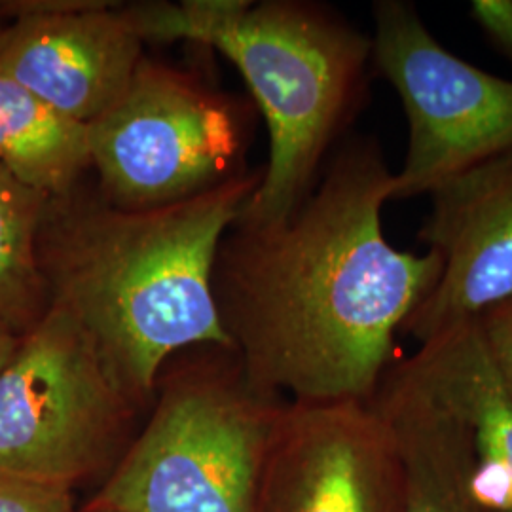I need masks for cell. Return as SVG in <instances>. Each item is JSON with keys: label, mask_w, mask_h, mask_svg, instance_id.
<instances>
[{"label": "cell", "mask_w": 512, "mask_h": 512, "mask_svg": "<svg viewBox=\"0 0 512 512\" xmlns=\"http://www.w3.org/2000/svg\"><path fill=\"white\" fill-rule=\"evenodd\" d=\"M393 173L376 137L336 152L285 222L247 228L222 253V325L245 380L293 403H370L397 336L435 291L442 258L393 247L382 213Z\"/></svg>", "instance_id": "1"}, {"label": "cell", "mask_w": 512, "mask_h": 512, "mask_svg": "<svg viewBox=\"0 0 512 512\" xmlns=\"http://www.w3.org/2000/svg\"><path fill=\"white\" fill-rule=\"evenodd\" d=\"M262 173L148 209L48 198L38 268L50 306L86 330L137 408L154 404L165 363L192 346L234 351L215 296L222 236L238 224Z\"/></svg>", "instance_id": "2"}, {"label": "cell", "mask_w": 512, "mask_h": 512, "mask_svg": "<svg viewBox=\"0 0 512 512\" xmlns=\"http://www.w3.org/2000/svg\"><path fill=\"white\" fill-rule=\"evenodd\" d=\"M173 33L226 55L264 114L270 156L238 226L285 222L366 99L372 38L327 6L298 0H190L177 8Z\"/></svg>", "instance_id": "3"}, {"label": "cell", "mask_w": 512, "mask_h": 512, "mask_svg": "<svg viewBox=\"0 0 512 512\" xmlns=\"http://www.w3.org/2000/svg\"><path fill=\"white\" fill-rule=\"evenodd\" d=\"M283 403L251 387L239 363L162 376L145 427L80 509L256 512Z\"/></svg>", "instance_id": "4"}, {"label": "cell", "mask_w": 512, "mask_h": 512, "mask_svg": "<svg viewBox=\"0 0 512 512\" xmlns=\"http://www.w3.org/2000/svg\"><path fill=\"white\" fill-rule=\"evenodd\" d=\"M137 410L86 330L50 306L0 370V475L69 492L103 482Z\"/></svg>", "instance_id": "5"}, {"label": "cell", "mask_w": 512, "mask_h": 512, "mask_svg": "<svg viewBox=\"0 0 512 512\" xmlns=\"http://www.w3.org/2000/svg\"><path fill=\"white\" fill-rule=\"evenodd\" d=\"M372 18V71L393 86L408 122L391 202L429 196L512 147V80L444 48L410 0H376Z\"/></svg>", "instance_id": "6"}, {"label": "cell", "mask_w": 512, "mask_h": 512, "mask_svg": "<svg viewBox=\"0 0 512 512\" xmlns=\"http://www.w3.org/2000/svg\"><path fill=\"white\" fill-rule=\"evenodd\" d=\"M88 131L107 202L122 209L181 202L224 183L243 145L230 103L148 59Z\"/></svg>", "instance_id": "7"}, {"label": "cell", "mask_w": 512, "mask_h": 512, "mask_svg": "<svg viewBox=\"0 0 512 512\" xmlns=\"http://www.w3.org/2000/svg\"><path fill=\"white\" fill-rule=\"evenodd\" d=\"M256 512H403L395 442L370 403L285 401Z\"/></svg>", "instance_id": "8"}, {"label": "cell", "mask_w": 512, "mask_h": 512, "mask_svg": "<svg viewBox=\"0 0 512 512\" xmlns=\"http://www.w3.org/2000/svg\"><path fill=\"white\" fill-rule=\"evenodd\" d=\"M0 76L82 124L126 92L143 57L122 8L88 0L0 4Z\"/></svg>", "instance_id": "9"}, {"label": "cell", "mask_w": 512, "mask_h": 512, "mask_svg": "<svg viewBox=\"0 0 512 512\" xmlns=\"http://www.w3.org/2000/svg\"><path fill=\"white\" fill-rule=\"evenodd\" d=\"M418 241L442 258L435 291L403 332L423 344L512 298V147L439 184Z\"/></svg>", "instance_id": "10"}, {"label": "cell", "mask_w": 512, "mask_h": 512, "mask_svg": "<svg viewBox=\"0 0 512 512\" xmlns=\"http://www.w3.org/2000/svg\"><path fill=\"white\" fill-rule=\"evenodd\" d=\"M370 406L395 442L403 512H488L469 429L421 385L404 357L385 372Z\"/></svg>", "instance_id": "11"}, {"label": "cell", "mask_w": 512, "mask_h": 512, "mask_svg": "<svg viewBox=\"0 0 512 512\" xmlns=\"http://www.w3.org/2000/svg\"><path fill=\"white\" fill-rule=\"evenodd\" d=\"M404 361L469 429L486 511L512 512V395L490 359L478 319L442 330Z\"/></svg>", "instance_id": "12"}, {"label": "cell", "mask_w": 512, "mask_h": 512, "mask_svg": "<svg viewBox=\"0 0 512 512\" xmlns=\"http://www.w3.org/2000/svg\"><path fill=\"white\" fill-rule=\"evenodd\" d=\"M0 167L46 198L65 196L92 167L88 124L0 76Z\"/></svg>", "instance_id": "13"}, {"label": "cell", "mask_w": 512, "mask_h": 512, "mask_svg": "<svg viewBox=\"0 0 512 512\" xmlns=\"http://www.w3.org/2000/svg\"><path fill=\"white\" fill-rule=\"evenodd\" d=\"M46 200L0 169V325L19 338L50 310L37 256Z\"/></svg>", "instance_id": "14"}, {"label": "cell", "mask_w": 512, "mask_h": 512, "mask_svg": "<svg viewBox=\"0 0 512 512\" xmlns=\"http://www.w3.org/2000/svg\"><path fill=\"white\" fill-rule=\"evenodd\" d=\"M74 492L0 475V512H73Z\"/></svg>", "instance_id": "15"}, {"label": "cell", "mask_w": 512, "mask_h": 512, "mask_svg": "<svg viewBox=\"0 0 512 512\" xmlns=\"http://www.w3.org/2000/svg\"><path fill=\"white\" fill-rule=\"evenodd\" d=\"M478 327L495 370L512 395V298L484 311Z\"/></svg>", "instance_id": "16"}, {"label": "cell", "mask_w": 512, "mask_h": 512, "mask_svg": "<svg viewBox=\"0 0 512 512\" xmlns=\"http://www.w3.org/2000/svg\"><path fill=\"white\" fill-rule=\"evenodd\" d=\"M469 14L495 52L512 65V0H473Z\"/></svg>", "instance_id": "17"}, {"label": "cell", "mask_w": 512, "mask_h": 512, "mask_svg": "<svg viewBox=\"0 0 512 512\" xmlns=\"http://www.w3.org/2000/svg\"><path fill=\"white\" fill-rule=\"evenodd\" d=\"M18 344L19 336H16L14 332H10L6 327L0 325V370L12 359Z\"/></svg>", "instance_id": "18"}, {"label": "cell", "mask_w": 512, "mask_h": 512, "mask_svg": "<svg viewBox=\"0 0 512 512\" xmlns=\"http://www.w3.org/2000/svg\"><path fill=\"white\" fill-rule=\"evenodd\" d=\"M4 29V19L0 18V31Z\"/></svg>", "instance_id": "19"}, {"label": "cell", "mask_w": 512, "mask_h": 512, "mask_svg": "<svg viewBox=\"0 0 512 512\" xmlns=\"http://www.w3.org/2000/svg\"><path fill=\"white\" fill-rule=\"evenodd\" d=\"M73 512H88V511H84V509H74Z\"/></svg>", "instance_id": "20"}, {"label": "cell", "mask_w": 512, "mask_h": 512, "mask_svg": "<svg viewBox=\"0 0 512 512\" xmlns=\"http://www.w3.org/2000/svg\"><path fill=\"white\" fill-rule=\"evenodd\" d=\"M0 169H2V167H0Z\"/></svg>", "instance_id": "21"}]
</instances>
